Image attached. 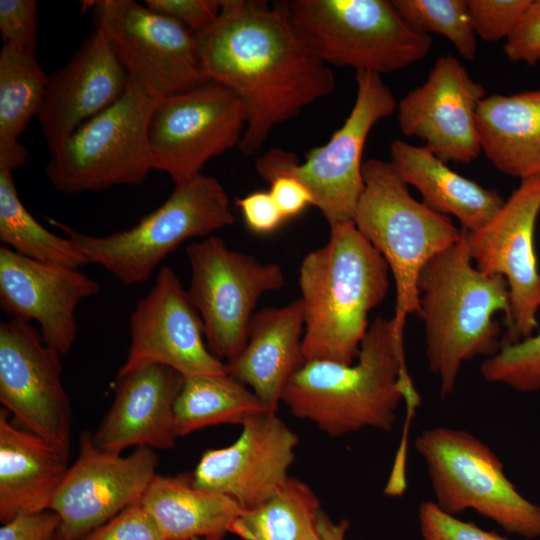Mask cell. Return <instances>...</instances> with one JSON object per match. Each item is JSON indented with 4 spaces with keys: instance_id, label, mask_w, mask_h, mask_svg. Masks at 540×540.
<instances>
[{
    "instance_id": "17",
    "label": "cell",
    "mask_w": 540,
    "mask_h": 540,
    "mask_svg": "<svg viewBox=\"0 0 540 540\" xmlns=\"http://www.w3.org/2000/svg\"><path fill=\"white\" fill-rule=\"evenodd\" d=\"M131 342L117 375L159 364L183 377L227 374L208 349L202 319L175 272L162 268L130 317Z\"/></svg>"
},
{
    "instance_id": "3",
    "label": "cell",
    "mask_w": 540,
    "mask_h": 540,
    "mask_svg": "<svg viewBox=\"0 0 540 540\" xmlns=\"http://www.w3.org/2000/svg\"><path fill=\"white\" fill-rule=\"evenodd\" d=\"M389 274L354 222L330 228L328 242L309 252L299 269L306 361L355 362L369 313L388 293Z\"/></svg>"
},
{
    "instance_id": "42",
    "label": "cell",
    "mask_w": 540,
    "mask_h": 540,
    "mask_svg": "<svg viewBox=\"0 0 540 540\" xmlns=\"http://www.w3.org/2000/svg\"><path fill=\"white\" fill-rule=\"evenodd\" d=\"M270 185V194L285 219L301 213L308 205H313L309 190L297 178L284 174H272L264 178Z\"/></svg>"
},
{
    "instance_id": "35",
    "label": "cell",
    "mask_w": 540,
    "mask_h": 540,
    "mask_svg": "<svg viewBox=\"0 0 540 540\" xmlns=\"http://www.w3.org/2000/svg\"><path fill=\"white\" fill-rule=\"evenodd\" d=\"M418 520L422 540H510L450 515L431 501L420 504Z\"/></svg>"
},
{
    "instance_id": "24",
    "label": "cell",
    "mask_w": 540,
    "mask_h": 540,
    "mask_svg": "<svg viewBox=\"0 0 540 540\" xmlns=\"http://www.w3.org/2000/svg\"><path fill=\"white\" fill-rule=\"evenodd\" d=\"M56 447L0 410V520L49 510L69 466Z\"/></svg>"
},
{
    "instance_id": "7",
    "label": "cell",
    "mask_w": 540,
    "mask_h": 540,
    "mask_svg": "<svg viewBox=\"0 0 540 540\" xmlns=\"http://www.w3.org/2000/svg\"><path fill=\"white\" fill-rule=\"evenodd\" d=\"M85 254L127 286L145 282L182 243L230 226L234 216L223 185L202 173L175 185L168 199L134 227L91 236L50 220Z\"/></svg>"
},
{
    "instance_id": "11",
    "label": "cell",
    "mask_w": 540,
    "mask_h": 540,
    "mask_svg": "<svg viewBox=\"0 0 540 540\" xmlns=\"http://www.w3.org/2000/svg\"><path fill=\"white\" fill-rule=\"evenodd\" d=\"M186 255L191 268L187 293L202 319L207 347L229 362L247 342L260 297L284 286L283 270L229 249L216 236L191 243Z\"/></svg>"
},
{
    "instance_id": "31",
    "label": "cell",
    "mask_w": 540,
    "mask_h": 540,
    "mask_svg": "<svg viewBox=\"0 0 540 540\" xmlns=\"http://www.w3.org/2000/svg\"><path fill=\"white\" fill-rule=\"evenodd\" d=\"M13 172L0 169V241L30 259L79 269L89 264L85 254L68 237L41 226L22 204Z\"/></svg>"
},
{
    "instance_id": "36",
    "label": "cell",
    "mask_w": 540,
    "mask_h": 540,
    "mask_svg": "<svg viewBox=\"0 0 540 540\" xmlns=\"http://www.w3.org/2000/svg\"><path fill=\"white\" fill-rule=\"evenodd\" d=\"M37 6L35 0H0V31L4 44L35 54Z\"/></svg>"
},
{
    "instance_id": "16",
    "label": "cell",
    "mask_w": 540,
    "mask_h": 540,
    "mask_svg": "<svg viewBox=\"0 0 540 540\" xmlns=\"http://www.w3.org/2000/svg\"><path fill=\"white\" fill-rule=\"evenodd\" d=\"M157 455L148 447L131 454L102 451L83 431L79 454L69 466L50 510L61 525L58 540H80L125 508L141 501L156 476Z\"/></svg>"
},
{
    "instance_id": "25",
    "label": "cell",
    "mask_w": 540,
    "mask_h": 540,
    "mask_svg": "<svg viewBox=\"0 0 540 540\" xmlns=\"http://www.w3.org/2000/svg\"><path fill=\"white\" fill-rule=\"evenodd\" d=\"M390 163L432 210L454 216L462 229L472 232L486 225L505 200L494 189L452 170L425 146L395 139L390 145Z\"/></svg>"
},
{
    "instance_id": "26",
    "label": "cell",
    "mask_w": 540,
    "mask_h": 540,
    "mask_svg": "<svg viewBox=\"0 0 540 540\" xmlns=\"http://www.w3.org/2000/svg\"><path fill=\"white\" fill-rule=\"evenodd\" d=\"M476 127L481 152L498 171L520 180L540 175V89L486 96Z\"/></svg>"
},
{
    "instance_id": "29",
    "label": "cell",
    "mask_w": 540,
    "mask_h": 540,
    "mask_svg": "<svg viewBox=\"0 0 540 540\" xmlns=\"http://www.w3.org/2000/svg\"><path fill=\"white\" fill-rule=\"evenodd\" d=\"M272 412L247 386L228 373L183 377L174 405L178 437L215 425L242 423L250 416Z\"/></svg>"
},
{
    "instance_id": "4",
    "label": "cell",
    "mask_w": 540,
    "mask_h": 540,
    "mask_svg": "<svg viewBox=\"0 0 540 540\" xmlns=\"http://www.w3.org/2000/svg\"><path fill=\"white\" fill-rule=\"evenodd\" d=\"M418 293L428 366L446 398L463 363L499 351L501 326L494 316L509 317L508 285L503 277L476 268L461 230L460 239L423 268Z\"/></svg>"
},
{
    "instance_id": "41",
    "label": "cell",
    "mask_w": 540,
    "mask_h": 540,
    "mask_svg": "<svg viewBox=\"0 0 540 540\" xmlns=\"http://www.w3.org/2000/svg\"><path fill=\"white\" fill-rule=\"evenodd\" d=\"M247 226L256 233H269L286 220L269 191L252 192L236 199Z\"/></svg>"
},
{
    "instance_id": "5",
    "label": "cell",
    "mask_w": 540,
    "mask_h": 540,
    "mask_svg": "<svg viewBox=\"0 0 540 540\" xmlns=\"http://www.w3.org/2000/svg\"><path fill=\"white\" fill-rule=\"evenodd\" d=\"M354 224L385 259L396 290L393 335L404 346L407 317L419 310L418 281L426 264L461 237L451 217L411 195L390 161L370 158Z\"/></svg>"
},
{
    "instance_id": "14",
    "label": "cell",
    "mask_w": 540,
    "mask_h": 540,
    "mask_svg": "<svg viewBox=\"0 0 540 540\" xmlns=\"http://www.w3.org/2000/svg\"><path fill=\"white\" fill-rule=\"evenodd\" d=\"M540 213V175L522 179L496 215L482 228L466 231L469 255L480 271L503 277L508 285L510 314L502 343L535 334L539 327L540 272L534 233Z\"/></svg>"
},
{
    "instance_id": "44",
    "label": "cell",
    "mask_w": 540,
    "mask_h": 540,
    "mask_svg": "<svg viewBox=\"0 0 540 540\" xmlns=\"http://www.w3.org/2000/svg\"><path fill=\"white\" fill-rule=\"evenodd\" d=\"M190 540H222V538H194Z\"/></svg>"
},
{
    "instance_id": "12",
    "label": "cell",
    "mask_w": 540,
    "mask_h": 540,
    "mask_svg": "<svg viewBox=\"0 0 540 540\" xmlns=\"http://www.w3.org/2000/svg\"><path fill=\"white\" fill-rule=\"evenodd\" d=\"M91 6L94 28L105 34L130 81L155 100L207 80L194 33L179 21L134 0Z\"/></svg>"
},
{
    "instance_id": "10",
    "label": "cell",
    "mask_w": 540,
    "mask_h": 540,
    "mask_svg": "<svg viewBox=\"0 0 540 540\" xmlns=\"http://www.w3.org/2000/svg\"><path fill=\"white\" fill-rule=\"evenodd\" d=\"M157 100L135 83L51 154L45 173L66 194L139 185L154 169L147 128Z\"/></svg>"
},
{
    "instance_id": "8",
    "label": "cell",
    "mask_w": 540,
    "mask_h": 540,
    "mask_svg": "<svg viewBox=\"0 0 540 540\" xmlns=\"http://www.w3.org/2000/svg\"><path fill=\"white\" fill-rule=\"evenodd\" d=\"M355 80L356 97L348 117L324 145L306 153L304 162L281 148L269 150L256 161L263 179L284 173L303 183L330 228L354 222L364 188L362 155L368 135L397 109L398 101L381 75L361 71Z\"/></svg>"
},
{
    "instance_id": "19",
    "label": "cell",
    "mask_w": 540,
    "mask_h": 540,
    "mask_svg": "<svg viewBox=\"0 0 540 540\" xmlns=\"http://www.w3.org/2000/svg\"><path fill=\"white\" fill-rule=\"evenodd\" d=\"M486 96L457 58L440 56L426 81L397 102L398 126L443 162L468 164L482 153L476 113Z\"/></svg>"
},
{
    "instance_id": "6",
    "label": "cell",
    "mask_w": 540,
    "mask_h": 540,
    "mask_svg": "<svg viewBox=\"0 0 540 540\" xmlns=\"http://www.w3.org/2000/svg\"><path fill=\"white\" fill-rule=\"evenodd\" d=\"M273 6L327 66L379 75L423 60L432 38L412 29L388 0H281Z\"/></svg>"
},
{
    "instance_id": "23",
    "label": "cell",
    "mask_w": 540,
    "mask_h": 540,
    "mask_svg": "<svg viewBox=\"0 0 540 540\" xmlns=\"http://www.w3.org/2000/svg\"><path fill=\"white\" fill-rule=\"evenodd\" d=\"M304 313L299 299L253 315L247 342L226 364L227 373L250 388L276 412L284 389L306 362L303 353Z\"/></svg>"
},
{
    "instance_id": "2",
    "label": "cell",
    "mask_w": 540,
    "mask_h": 540,
    "mask_svg": "<svg viewBox=\"0 0 540 540\" xmlns=\"http://www.w3.org/2000/svg\"><path fill=\"white\" fill-rule=\"evenodd\" d=\"M401 401L404 431L421 404L409 375L404 346L393 335L391 318L376 317L351 365L306 361L284 389L282 400L293 416L309 420L338 438L365 428L389 432Z\"/></svg>"
},
{
    "instance_id": "28",
    "label": "cell",
    "mask_w": 540,
    "mask_h": 540,
    "mask_svg": "<svg viewBox=\"0 0 540 540\" xmlns=\"http://www.w3.org/2000/svg\"><path fill=\"white\" fill-rule=\"evenodd\" d=\"M48 84L35 54L3 44L0 53V169L13 172L26 164L28 152L18 141L38 117Z\"/></svg>"
},
{
    "instance_id": "13",
    "label": "cell",
    "mask_w": 540,
    "mask_h": 540,
    "mask_svg": "<svg viewBox=\"0 0 540 540\" xmlns=\"http://www.w3.org/2000/svg\"><path fill=\"white\" fill-rule=\"evenodd\" d=\"M245 129L241 102L223 84L207 79L157 100L147 128L153 167L176 184L199 174L214 157L239 146Z\"/></svg>"
},
{
    "instance_id": "33",
    "label": "cell",
    "mask_w": 540,
    "mask_h": 540,
    "mask_svg": "<svg viewBox=\"0 0 540 540\" xmlns=\"http://www.w3.org/2000/svg\"><path fill=\"white\" fill-rule=\"evenodd\" d=\"M482 377L518 392L540 391V331L514 343H501L499 351L481 364Z\"/></svg>"
},
{
    "instance_id": "9",
    "label": "cell",
    "mask_w": 540,
    "mask_h": 540,
    "mask_svg": "<svg viewBox=\"0 0 540 540\" xmlns=\"http://www.w3.org/2000/svg\"><path fill=\"white\" fill-rule=\"evenodd\" d=\"M414 445L441 510L456 516L472 509L509 534L540 538V506L517 490L498 456L480 439L440 426L423 430Z\"/></svg>"
},
{
    "instance_id": "37",
    "label": "cell",
    "mask_w": 540,
    "mask_h": 540,
    "mask_svg": "<svg viewBox=\"0 0 540 540\" xmlns=\"http://www.w3.org/2000/svg\"><path fill=\"white\" fill-rule=\"evenodd\" d=\"M80 540H165L141 501L130 505Z\"/></svg>"
},
{
    "instance_id": "1",
    "label": "cell",
    "mask_w": 540,
    "mask_h": 540,
    "mask_svg": "<svg viewBox=\"0 0 540 540\" xmlns=\"http://www.w3.org/2000/svg\"><path fill=\"white\" fill-rule=\"evenodd\" d=\"M194 36L205 78L241 102L245 129L238 148L245 155L258 153L275 126L335 90L333 71L268 1L221 0L218 17Z\"/></svg>"
},
{
    "instance_id": "18",
    "label": "cell",
    "mask_w": 540,
    "mask_h": 540,
    "mask_svg": "<svg viewBox=\"0 0 540 540\" xmlns=\"http://www.w3.org/2000/svg\"><path fill=\"white\" fill-rule=\"evenodd\" d=\"M241 427L232 444L202 455L192 473V483L250 510L284 487L299 437L276 412L250 416Z\"/></svg>"
},
{
    "instance_id": "40",
    "label": "cell",
    "mask_w": 540,
    "mask_h": 540,
    "mask_svg": "<svg viewBox=\"0 0 540 540\" xmlns=\"http://www.w3.org/2000/svg\"><path fill=\"white\" fill-rule=\"evenodd\" d=\"M61 525L59 515L53 510L21 514L0 528V540H51Z\"/></svg>"
},
{
    "instance_id": "32",
    "label": "cell",
    "mask_w": 540,
    "mask_h": 540,
    "mask_svg": "<svg viewBox=\"0 0 540 540\" xmlns=\"http://www.w3.org/2000/svg\"><path fill=\"white\" fill-rule=\"evenodd\" d=\"M394 6L415 31L439 34L457 52L472 61L477 53V36L472 28L467 0H392Z\"/></svg>"
},
{
    "instance_id": "20",
    "label": "cell",
    "mask_w": 540,
    "mask_h": 540,
    "mask_svg": "<svg viewBox=\"0 0 540 540\" xmlns=\"http://www.w3.org/2000/svg\"><path fill=\"white\" fill-rule=\"evenodd\" d=\"M100 284L79 269L44 263L0 247V305L11 316L36 321L43 342L61 355L76 341L75 311Z\"/></svg>"
},
{
    "instance_id": "22",
    "label": "cell",
    "mask_w": 540,
    "mask_h": 540,
    "mask_svg": "<svg viewBox=\"0 0 540 540\" xmlns=\"http://www.w3.org/2000/svg\"><path fill=\"white\" fill-rule=\"evenodd\" d=\"M183 376L159 364L117 375L114 400L94 434L102 451L121 453L130 446L171 449L178 437L174 405Z\"/></svg>"
},
{
    "instance_id": "21",
    "label": "cell",
    "mask_w": 540,
    "mask_h": 540,
    "mask_svg": "<svg viewBox=\"0 0 540 540\" xmlns=\"http://www.w3.org/2000/svg\"><path fill=\"white\" fill-rule=\"evenodd\" d=\"M129 83L105 34L94 28L68 63L48 75L38 119L50 154L83 123L114 104Z\"/></svg>"
},
{
    "instance_id": "27",
    "label": "cell",
    "mask_w": 540,
    "mask_h": 540,
    "mask_svg": "<svg viewBox=\"0 0 540 540\" xmlns=\"http://www.w3.org/2000/svg\"><path fill=\"white\" fill-rule=\"evenodd\" d=\"M141 503L165 540L223 539L245 511L226 496L196 488L192 474H156Z\"/></svg>"
},
{
    "instance_id": "30",
    "label": "cell",
    "mask_w": 540,
    "mask_h": 540,
    "mask_svg": "<svg viewBox=\"0 0 540 540\" xmlns=\"http://www.w3.org/2000/svg\"><path fill=\"white\" fill-rule=\"evenodd\" d=\"M321 503L305 482L289 477L284 487L262 505L245 510L229 532L242 540H313L318 534Z\"/></svg>"
},
{
    "instance_id": "38",
    "label": "cell",
    "mask_w": 540,
    "mask_h": 540,
    "mask_svg": "<svg viewBox=\"0 0 540 540\" xmlns=\"http://www.w3.org/2000/svg\"><path fill=\"white\" fill-rule=\"evenodd\" d=\"M503 50L512 62L533 66L540 61V0H531L505 40Z\"/></svg>"
},
{
    "instance_id": "39",
    "label": "cell",
    "mask_w": 540,
    "mask_h": 540,
    "mask_svg": "<svg viewBox=\"0 0 540 540\" xmlns=\"http://www.w3.org/2000/svg\"><path fill=\"white\" fill-rule=\"evenodd\" d=\"M145 5L174 18L193 33L211 25L221 10V0H146Z\"/></svg>"
},
{
    "instance_id": "43",
    "label": "cell",
    "mask_w": 540,
    "mask_h": 540,
    "mask_svg": "<svg viewBox=\"0 0 540 540\" xmlns=\"http://www.w3.org/2000/svg\"><path fill=\"white\" fill-rule=\"evenodd\" d=\"M350 527L348 519L334 522L323 510L318 520V534L313 540H346V533Z\"/></svg>"
},
{
    "instance_id": "15",
    "label": "cell",
    "mask_w": 540,
    "mask_h": 540,
    "mask_svg": "<svg viewBox=\"0 0 540 540\" xmlns=\"http://www.w3.org/2000/svg\"><path fill=\"white\" fill-rule=\"evenodd\" d=\"M60 353L30 322L0 323V402L15 421L69 458L72 408L62 384Z\"/></svg>"
},
{
    "instance_id": "34",
    "label": "cell",
    "mask_w": 540,
    "mask_h": 540,
    "mask_svg": "<svg viewBox=\"0 0 540 540\" xmlns=\"http://www.w3.org/2000/svg\"><path fill=\"white\" fill-rule=\"evenodd\" d=\"M531 0H467L472 28L483 41L507 39Z\"/></svg>"
}]
</instances>
